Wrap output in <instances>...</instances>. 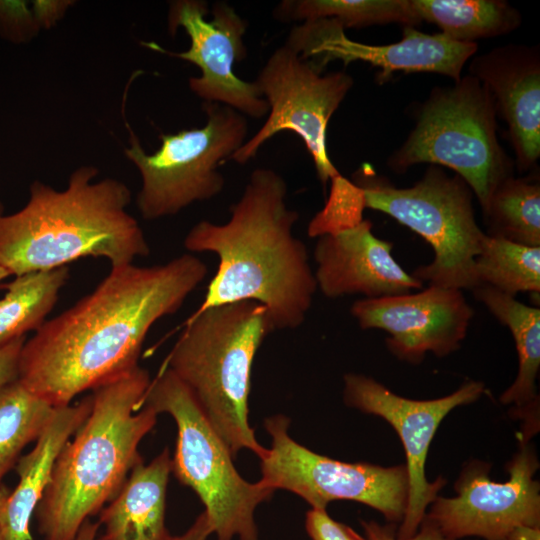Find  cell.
I'll use <instances>...</instances> for the list:
<instances>
[{
	"label": "cell",
	"mask_w": 540,
	"mask_h": 540,
	"mask_svg": "<svg viewBox=\"0 0 540 540\" xmlns=\"http://www.w3.org/2000/svg\"><path fill=\"white\" fill-rule=\"evenodd\" d=\"M350 312L360 328L387 332L389 351L412 364L422 362L427 353L444 357L458 350L474 316L463 290L435 285L402 295L362 298Z\"/></svg>",
	"instance_id": "cell-16"
},
{
	"label": "cell",
	"mask_w": 540,
	"mask_h": 540,
	"mask_svg": "<svg viewBox=\"0 0 540 540\" xmlns=\"http://www.w3.org/2000/svg\"><path fill=\"white\" fill-rule=\"evenodd\" d=\"M273 332L266 308L255 301L212 306L195 313L165 367L192 392L233 457L250 450L267 452L249 422V393L255 355Z\"/></svg>",
	"instance_id": "cell-5"
},
{
	"label": "cell",
	"mask_w": 540,
	"mask_h": 540,
	"mask_svg": "<svg viewBox=\"0 0 540 540\" xmlns=\"http://www.w3.org/2000/svg\"><path fill=\"white\" fill-rule=\"evenodd\" d=\"M98 169L81 166L63 190L34 181L28 202L5 214L0 201V267L11 276L67 266L85 257L105 258L111 268L150 254L137 220L128 213L129 188L94 181Z\"/></svg>",
	"instance_id": "cell-3"
},
{
	"label": "cell",
	"mask_w": 540,
	"mask_h": 540,
	"mask_svg": "<svg viewBox=\"0 0 540 540\" xmlns=\"http://www.w3.org/2000/svg\"><path fill=\"white\" fill-rule=\"evenodd\" d=\"M364 209L362 189L339 174L330 180L325 206L310 220L307 234L319 238L353 228L363 221Z\"/></svg>",
	"instance_id": "cell-28"
},
{
	"label": "cell",
	"mask_w": 540,
	"mask_h": 540,
	"mask_svg": "<svg viewBox=\"0 0 540 540\" xmlns=\"http://www.w3.org/2000/svg\"><path fill=\"white\" fill-rule=\"evenodd\" d=\"M99 528L98 521L91 522L87 520L80 528L74 540H96Z\"/></svg>",
	"instance_id": "cell-35"
},
{
	"label": "cell",
	"mask_w": 540,
	"mask_h": 540,
	"mask_svg": "<svg viewBox=\"0 0 540 540\" xmlns=\"http://www.w3.org/2000/svg\"><path fill=\"white\" fill-rule=\"evenodd\" d=\"M172 472L165 448L150 463L138 462L99 517L96 540H170L165 525L166 492Z\"/></svg>",
	"instance_id": "cell-20"
},
{
	"label": "cell",
	"mask_w": 540,
	"mask_h": 540,
	"mask_svg": "<svg viewBox=\"0 0 540 540\" xmlns=\"http://www.w3.org/2000/svg\"><path fill=\"white\" fill-rule=\"evenodd\" d=\"M483 215L488 236L539 247V182L528 177L507 178L492 194Z\"/></svg>",
	"instance_id": "cell-25"
},
{
	"label": "cell",
	"mask_w": 540,
	"mask_h": 540,
	"mask_svg": "<svg viewBox=\"0 0 540 540\" xmlns=\"http://www.w3.org/2000/svg\"><path fill=\"white\" fill-rule=\"evenodd\" d=\"M343 379L346 405L386 420L403 444L407 460L408 498L396 536L409 538L418 531L427 508L446 483L443 478L429 482L425 474L426 458L434 435L450 411L482 396L484 383L471 380L447 396L414 400L399 396L362 374L348 373Z\"/></svg>",
	"instance_id": "cell-13"
},
{
	"label": "cell",
	"mask_w": 540,
	"mask_h": 540,
	"mask_svg": "<svg viewBox=\"0 0 540 540\" xmlns=\"http://www.w3.org/2000/svg\"><path fill=\"white\" fill-rule=\"evenodd\" d=\"M285 415L265 419L271 446L260 459V480L273 490L301 497L312 509L326 510L335 500H352L379 511L388 521L401 523L408 498L406 465L382 467L349 463L315 453L288 433Z\"/></svg>",
	"instance_id": "cell-10"
},
{
	"label": "cell",
	"mask_w": 540,
	"mask_h": 540,
	"mask_svg": "<svg viewBox=\"0 0 540 540\" xmlns=\"http://www.w3.org/2000/svg\"><path fill=\"white\" fill-rule=\"evenodd\" d=\"M286 197L283 177L257 168L227 222L202 220L189 230L184 247L219 260L196 311L255 301L266 308L273 331L304 323L318 289L306 246L293 234L299 214L288 207Z\"/></svg>",
	"instance_id": "cell-2"
},
{
	"label": "cell",
	"mask_w": 540,
	"mask_h": 540,
	"mask_svg": "<svg viewBox=\"0 0 540 540\" xmlns=\"http://www.w3.org/2000/svg\"><path fill=\"white\" fill-rule=\"evenodd\" d=\"M212 534V527L208 517L202 512L183 534L171 536L170 540H207Z\"/></svg>",
	"instance_id": "cell-33"
},
{
	"label": "cell",
	"mask_w": 540,
	"mask_h": 540,
	"mask_svg": "<svg viewBox=\"0 0 540 540\" xmlns=\"http://www.w3.org/2000/svg\"><path fill=\"white\" fill-rule=\"evenodd\" d=\"M321 73L286 43L278 47L254 81L268 103L267 118L230 160L243 165L275 134L291 131L304 142L324 186L339 175L327 151V127L353 78L344 71Z\"/></svg>",
	"instance_id": "cell-11"
},
{
	"label": "cell",
	"mask_w": 540,
	"mask_h": 540,
	"mask_svg": "<svg viewBox=\"0 0 540 540\" xmlns=\"http://www.w3.org/2000/svg\"><path fill=\"white\" fill-rule=\"evenodd\" d=\"M360 522L367 540H450L426 517H424L418 531L406 539L398 538L392 526L381 525L375 521L361 520Z\"/></svg>",
	"instance_id": "cell-30"
},
{
	"label": "cell",
	"mask_w": 540,
	"mask_h": 540,
	"mask_svg": "<svg viewBox=\"0 0 540 540\" xmlns=\"http://www.w3.org/2000/svg\"><path fill=\"white\" fill-rule=\"evenodd\" d=\"M88 396L74 405L56 407L31 451L18 459V484L9 493L0 512L4 540H32L30 524L43 497L54 463L66 442L74 435L91 410Z\"/></svg>",
	"instance_id": "cell-19"
},
{
	"label": "cell",
	"mask_w": 540,
	"mask_h": 540,
	"mask_svg": "<svg viewBox=\"0 0 540 540\" xmlns=\"http://www.w3.org/2000/svg\"><path fill=\"white\" fill-rule=\"evenodd\" d=\"M472 292L501 324L509 328L515 342L517 377L502 393L500 401L513 404L516 411L538 403L536 379L540 368V309L487 285H480Z\"/></svg>",
	"instance_id": "cell-21"
},
{
	"label": "cell",
	"mask_w": 540,
	"mask_h": 540,
	"mask_svg": "<svg viewBox=\"0 0 540 540\" xmlns=\"http://www.w3.org/2000/svg\"><path fill=\"white\" fill-rule=\"evenodd\" d=\"M393 243L375 236L372 223L318 238L313 257L317 289L328 298L363 295L381 298L402 295L423 288L392 254Z\"/></svg>",
	"instance_id": "cell-17"
},
{
	"label": "cell",
	"mask_w": 540,
	"mask_h": 540,
	"mask_svg": "<svg viewBox=\"0 0 540 540\" xmlns=\"http://www.w3.org/2000/svg\"><path fill=\"white\" fill-rule=\"evenodd\" d=\"M203 110L207 115L203 127L160 134L161 145L153 154L144 151L126 122L130 145L124 153L141 175L136 204L144 219L175 215L222 192L225 179L218 167L245 143L248 122L240 112L219 103H204Z\"/></svg>",
	"instance_id": "cell-9"
},
{
	"label": "cell",
	"mask_w": 540,
	"mask_h": 540,
	"mask_svg": "<svg viewBox=\"0 0 540 540\" xmlns=\"http://www.w3.org/2000/svg\"><path fill=\"white\" fill-rule=\"evenodd\" d=\"M470 75L489 90L504 118L520 171L540 157V59L536 47L507 45L473 59Z\"/></svg>",
	"instance_id": "cell-18"
},
{
	"label": "cell",
	"mask_w": 540,
	"mask_h": 540,
	"mask_svg": "<svg viewBox=\"0 0 540 540\" xmlns=\"http://www.w3.org/2000/svg\"><path fill=\"white\" fill-rule=\"evenodd\" d=\"M0 540H4L3 536H2V533H1V530H0Z\"/></svg>",
	"instance_id": "cell-38"
},
{
	"label": "cell",
	"mask_w": 540,
	"mask_h": 540,
	"mask_svg": "<svg viewBox=\"0 0 540 540\" xmlns=\"http://www.w3.org/2000/svg\"><path fill=\"white\" fill-rule=\"evenodd\" d=\"M68 279L69 268L62 266L15 276L0 286L7 289L0 299V348L43 325Z\"/></svg>",
	"instance_id": "cell-23"
},
{
	"label": "cell",
	"mask_w": 540,
	"mask_h": 540,
	"mask_svg": "<svg viewBox=\"0 0 540 540\" xmlns=\"http://www.w3.org/2000/svg\"><path fill=\"white\" fill-rule=\"evenodd\" d=\"M538 467L534 450L521 436L506 482L492 481L489 465L473 461L455 484L457 495L437 496L425 517L450 540L470 536L502 540L517 526H540V487L533 478Z\"/></svg>",
	"instance_id": "cell-12"
},
{
	"label": "cell",
	"mask_w": 540,
	"mask_h": 540,
	"mask_svg": "<svg viewBox=\"0 0 540 540\" xmlns=\"http://www.w3.org/2000/svg\"><path fill=\"white\" fill-rule=\"evenodd\" d=\"M353 182L363 191L365 208L391 216L431 246L433 259L411 273L415 278L460 290L479 286L475 258L486 233L475 218L474 194L459 175L430 165L411 187L397 188L367 170L357 172Z\"/></svg>",
	"instance_id": "cell-8"
},
{
	"label": "cell",
	"mask_w": 540,
	"mask_h": 540,
	"mask_svg": "<svg viewBox=\"0 0 540 540\" xmlns=\"http://www.w3.org/2000/svg\"><path fill=\"white\" fill-rule=\"evenodd\" d=\"M496 112L491 93L472 75L435 88L387 164L398 174L420 163L449 167L485 211L496 188L513 176V163L497 138Z\"/></svg>",
	"instance_id": "cell-7"
},
{
	"label": "cell",
	"mask_w": 540,
	"mask_h": 540,
	"mask_svg": "<svg viewBox=\"0 0 540 540\" xmlns=\"http://www.w3.org/2000/svg\"><path fill=\"white\" fill-rule=\"evenodd\" d=\"M208 12L205 1H173L168 12V30L175 35L182 27L190 39L189 49L172 52L153 42L143 45L195 64L201 75L189 78V88L204 103L226 105L257 119L268 115V103L255 82L242 80L233 71L234 63L247 57L243 40L247 22L223 1L213 4L211 19L206 18Z\"/></svg>",
	"instance_id": "cell-14"
},
{
	"label": "cell",
	"mask_w": 540,
	"mask_h": 540,
	"mask_svg": "<svg viewBox=\"0 0 540 540\" xmlns=\"http://www.w3.org/2000/svg\"><path fill=\"white\" fill-rule=\"evenodd\" d=\"M207 273V265L191 253L162 265L111 268L91 293L25 341L17 379L61 407L129 372L138 366L153 324L177 312Z\"/></svg>",
	"instance_id": "cell-1"
},
{
	"label": "cell",
	"mask_w": 540,
	"mask_h": 540,
	"mask_svg": "<svg viewBox=\"0 0 540 540\" xmlns=\"http://www.w3.org/2000/svg\"><path fill=\"white\" fill-rule=\"evenodd\" d=\"M305 529L311 540H367L354 529L331 518L326 510L310 509Z\"/></svg>",
	"instance_id": "cell-29"
},
{
	"label": "cell",
	"mask_w": 540,
	"mask_h": 540,
	"mask_svg": "<svg viewBox=\"0 0 540 540\" xmlns=\"http://www.w3.org/2000/svg\"><path fill=\"white\" fill-rule=\"evenodd\" d=\"M9 276H11L10 273L7 270L0 267V286H1L2 281Z\"/></svg>",
	"instance_id": "cell-37"
},
{
	"label": "cell",
	"mask_w": 540,
	"mask_h": 540,
	"mask_svg": "<svg viewBox=\"0 0 540 540\" xmlns=\"http://www.w3.org/2000/svg\"><path fill=\"white\" fill-rule=\"evenodd\" d=\"M27 14L22 2L0 1V33L10 40L24 37Z\"/></svg>",
	"instance_id": "cell-31"
},
{
	"label": "cell",
	"mask_w": 540,
	"mask_h": 540,
	"mask_svg": "<svg viewBox=\"0 0 540 540\" xmlns=\"http://www.w3.org/2000/svg\"><path fill=\"white\" fill-rule=\"evenodd\" d=\"M480 285L505 294L540 292V246L531 247L486 234L475 258Z\"/></svg>",
	"instance_id": "cell-26"
},
{
	"label": "cell",
	"mask_w": 540,
	"mask_h": 540,
	"mask_svg": "<svg viewBox=\"0 0 540 540\" xmlns=\"http://www.w3.org/2000/svg\"><path fill=\"white\" fill-rule=\"evenodd\" d=\"M149 372L139 365L93 389L91 410L60 451L35 516L43 540H74L142 460L157 413L143 405Z\"/></svg>",
	"instance_id": "cell-4"
},
{
	"label": "cell",
	"mask_w": 540,
	"mask_h": 540,
	"mask_svg": "<svg viewBox=\"0 0 540 540\" xmlns=\"http://www.w3.org/2000/svg\"><path fill=\"white\" fill-rule=\"evenodd\" d=\"M502 540H540V526H517Z\"/></svg>",
	"instance_id": "cell-34"
},
{
	"label": "cell",
	"mask_w": 540,
	"mask_h": 540,
	"mask_svg": "<svg viewBox=\"0 0 540 540\" xmlns=\"http://www.w3.org/2000/svg\"><path fill=\"white\" fill-rule=\"evenodd\" d=\"M274 14L286 22L333 19L344 30L387 23L413 27L421 22L413 0H286Z\"/></svg>",
	"instance_id": "cell-24"
},
{
	"label": "cell",
	"mask_w": 540,
	"mask_h": 540,
	"mask_svg": "<svg viewBox=\"0 0 540 540\" xmlns=\"http://www.w3.org/2000/svg\"><path fill=\"white\" fill-rule=\"evenodd\" d=\"M55 408L18 379L0 388V485L24 447L37 440Z\"/></svg>",
	"instance_id": "cell-27"
},
{
	"label": "cell",
	"mask_w": 540,
	"mask_h": 540,
	"mask_svg": "<svg viewBox=\"0 0 540 540\" xmlns=\"http://www.w3.org/2000/svg\"><path fill=\"white\" fill-rule=\"evenodd\" d=\"M9 493L10 492L8 491L7 488L0 487V512L4 507V504L6 502V499H7L8 495H9Z\"/></svg>",
	"instance_id": "cell-36"
},
{
	"label": "cell",
	"mask_w": 540,
	"mask_h": 540,
	"mask_svg": "<svg viewBox=\"0 0 540 540\" xmlns=\"http://www.w3.org/2000/svg\"><path fill=\"white\" fill-rule=\"evenodd\" d=\"M421 21L436 24L446 37L465 43L497 37L521 24L520 13L500 0H413Z\"/></svg>",
	"instance_id": "cell-22"
},
{
	"label": "cell",
	"mask_w": 540,
	"mask_h": 540,
	"mask_svg": "<svg viewBox=\"0 0 540 540\" xmlns=\"http://www.w3.org/2000/svg\"><path fill=\"white\" fill-rule=\"evenodd\" d=\"M25 337L18 338L0 348V388L18 378V362Z\"/></svg>",
	"instance_id": "cell-32"
},
{
	"label": "cell",
	"mask_w": 540,
	"mask_h": 540,
	"mask_svg": "<svg viewBox=\"0 0 540 540\" xmlns=\"http://www.w3.org/2000/svg\"><path fill=\"white\" fill-rule=\"evenodd\" d=\"M143 405L174 419L172 472L201 500L217 540H259L255 511L275 490L261 480L248 482L238 473L230 450L190 389L163 367L151 380Z\"/></svg>",
	"instance_id": "cell-6"
},
{
	"label": "cell",
	"mask_w": 540,
	"mask_h": 540,
	"mask_svg": "<svg viewBox=\"0 0 540 540\" xmlns=\"http://www.w3.org/2000/svg\"><path fill=\"white\" fill-rule=\"evenodd\" d=\"M298 55L318 71L331 61L348 65L363 61L379 68L378 83L397 71L433 72L461 78L466 61L477 51V44L454 41L442 33L427 34L404 27L401 41L370 45L349 39L344 28L333 19H316L294 26L286 40Z\"/></svg>",
	"instance_id": "cell-15"
}]
</instances>
